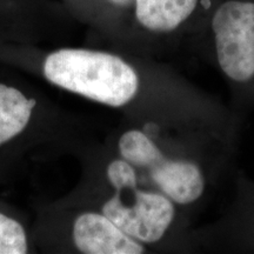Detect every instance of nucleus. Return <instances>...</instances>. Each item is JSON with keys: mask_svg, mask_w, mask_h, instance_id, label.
Here are the masks:
<instances>
[{"mask_svg": "<svg viewBox=\"0 0 254 254\" xmlns=\"http://www.w3.org/2000/svg\"><path fill=\"white\" fill-rule=\"evenodd\" d=\"M75 117L23 79L0 77V184H8L32 161L75 155Z\"/></svg>", "mask_w": 254, "mask_h": 254, "instance_id": "1", "label": "nucleus"}, {"mask_svg": "<svg viewBox=\"0 0 254 254\" xmlns=\"http://www.w3.org/2000/svg\"><path fill=\"white\" fill-rule=\"evenodd\" d=\"M106 178L113 192L103 202L100 212L139 243L160 240L174 218L170 199L139 189L136 170L122 157L107 165Z\"/></svg>", "mask_w": 254, "mask_h": 254, "instance_id": "2", "label": "nucleus"}, {"mask_svg": "<svg viewBox=\"0 0 254 254\" xmlns=\"http://www.w3.org/2000/svg\"><path fill=\"white\" fill-rule=\"evenodd\" d=\"M39 228L49 234L34 240L62 252L81 254H141L144 244L133 239L103 212L78 209L58 201L41 213Z\"/></svg>", "mask_w": 254, "mask_h": 254, "instance_id": "3", "label": "nucleus"}, {"mask_svg": "<svg viewBox=\"0 0 254 254\" xmlns=\"http://www.w3.org/2000/svg\"><path fill=\"white\" fill-rule=\"evenodd\" d=\"M77 24L57 0H0V45H65Z\"/></svg>", "mask_w": 254, "mask_h": 254, "instance_id": "4", "label": "nucleus"}, {"mask_svg": "<svg viewBox=\"0 0 254 254\" xmlns=\"http://www.w3.org/2000/svg\"><path fill=\"white\" fill-rule=\"evenodd\" d=\"M119 154L135 170H142L165 195L178 204H190L201 196L205 180L199 167L184 160H171L153 140L139 129L123 133Z\"/></svg>", "mask_w": 254, "mask_h": 254, "instance_id": "5", "label": "nucleus"}, {"mask_svg": "<svg viewBox=\"0 0 254 254\" xmlns=\"http://www.w3.org/2000/svg\"><path fill=\"white\" fill-rule=\"evenodd\" d=\"M219 65L231 79L254 77V0H220L209 19Z\"/></svg>", "mask_w": 254, "mask_h": 254, "instance_id": "6", "label": "nucleus"}, {"mask_svg": "<svg viewBox=\"0 0 254 254\" xmlns=\"http://www.w3.org/2000/svg\"><path fill=\"white\" fill-rule=\"evenodd\" d=\"M212 5L214 0H135L132 31L154 36L173 33Z\"/></svg>", "mask_w": 254, "mask_h": 254, "instance_id": "7", "label": "nucleus"}, {"mask_svg": "<svg viewBox=\"0 0 254 254\" xmlns=\"http://www.w3.org/2000/svg\"><path fill=\"white\" fill-rule=\"evenodd\" d=\"M78 24L110 36L132 33L135 0H59Z\"/></svg>", "mask_w": 254, "mask_h": 254, "instance_id": "8", "label": "nucleus"}, {"mask_svg": "<svg viewBox=\"0 0 254 254\" xmlns=\"http://www.w3.org/2000/svg\"><path fill=\"white\" fill-rule=\"evenodd\" d=\"M32 244L26 221L13 207L0 201V254L31 253Z\"/></svg>", "mask_w": 254, "mask_h": 254, "instance_id": "9", "label": "nucleus"}]
</instances>
